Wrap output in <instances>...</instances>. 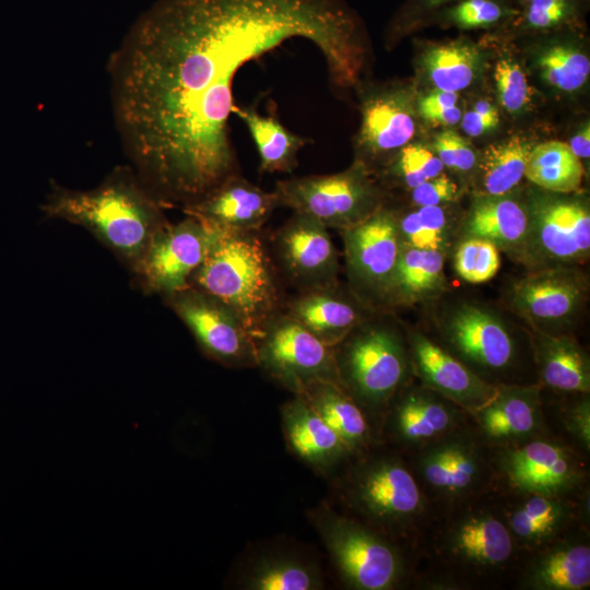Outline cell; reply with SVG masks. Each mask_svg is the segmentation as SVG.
I'll list each match as a JSON object with an SVG mask.
<instances>
[{
	"label": "cell",
	"instance_id": "obj_47",
	"mask_svg": "<svg viewBox=\"0 0 590 590\" xmlns=\"http://www.w3.org/2000/svg\"><path fill=\"white\" fill-rule=\"evenodd\" d=\"M499 125L497 108L487 101H479L473 108L461 117V127L465 134L476 138L494 130Z\"/></svg>",
	"mask_w": 590,
	"mask_h": 590
},
{
	"label": "cell",
	"instance_id": "obj_25",
	"mask_svg": "<svg viewBox=\"0 0 590 590\" xmlns=\"http://www.w3.org/2000/svg\"><path fill=\"white\" fill-rule=\"evenodd\" d=\"M276 208L273 191L263 190L239 173L184 206V211L221 233H245L259 232Z\"/></svg>",
	"mask_w": 590,
	"mask_h": 590
},
{
	"label": "cell",
	"instance_id": "obj_16",
	"mask_svg": "<svg viewBox=\"0 0 590 590\" xmlns=\"http://www.w3.org/2000/svg\"><path fill=\"white\" fill-rule=\"evenodd\" d=\"M220 233L191 215L166 222L153 235L135 274L148 291L164 297L184 290Z\"/></svg>",
	"mask_w": 590,
	"mask_h": 590
},
{
	"label": "cell",
	"instance_id": "obj_50",
	"mask_svg": "<svg viewBox=\"0 0 590 590\" xmlns=\"http://www.w3.org/2000/svg\"><path fill=\"white\" fill-rule=\"evenodd\" d=\"M569 148L579 158H589L590 156V127L587 122L570 140Z\"/></svg>",
	"mask_w": 590,
	"mask_h": 590
},
{
	"label": "cell",
	"instance_id": "obj_10",
	"mask_svg": "<svg viewBox=\"0 0 590 590\" xmlns=\"http://www.w3.org/2000/svg\"><path fill=\"white\" fill-rule=\"evenodd\" d=\"M273 192L279 206L314 217L340 232L361 223L384 205L370 172L357 161L340 173L279 180Z\"/></svg>",
	"mask_w": 590,
	"mask_h": 590
},
{
	"label": "cell",
	"instance_id": "obj_8",
	"mask_svg": "<svg viewBox=\"0 0 590 590\" xmlns=\"http://www.w3.org/2000/svg\"><path fill=\"white\" fill-rule=\"evenodd\" d=\"M434 514L498 488L493 451L470 422L401 452Z\"/></svg>",
	"mask_w": 590,
	"mask_h": 590
},
{
	"label": "cell",
	"instance_id": "obj_19",
	"mask_svg": "<svg viewBox=\"0 0 590 590\" xmlns=\"http://www.w3.org/2000/svg\"><path fill=\"white\" fill-rule=\"evenodd\" d=\"M469 421V414L412 378L390 400L381 420L380 437L405 452L433 441Z\"/></svg>",
	"mask_w": 590,
	"mask_h": 590
},
{
	"label": "cell",
	"instance_id": "obj_12",
	"mask_svg": "<svg viewBox=\"0 0 590 590\" xmlns=\"http://www.w3.org/2000/svg\"><path fill=\"white\" fill-rule=\"evenodd\" d=\"M529 228L517 260L530 270L577 267L590 252V211L577 199L547 197L528 208Z\"/></svg>",
	"mask_w": 590,
	"mask_h": 590
},
{
	"label": "cell",
	"instance_id": "obj_26",
	"mask_svg": "<svg viewBox=\"0 0 590 590\" xmlns=\"http://www.w3.org/2000/svg\"><path fill=\"white\" fill-rule=\"evenodd\" d=\"M283 311L320 341L334 347L368 319L374 309L364 304L350 287L343 288L339 282L297 292L284 303Z\"/></svg>",
	"mask_w": 590,
	"mask_h": 590
},
{
	"label": "cell",
	"instance_id": "obj_37",
	"mask_svg": "<svg viewBox=\"0 0 590 590\" xmlns=\"http://www.w3.org/2000/svg\"><path fill=\"white\" fill-rule=\"evenodd\" d=\"M396 216L402 246L444 255L448 251L455 232L444 205L417 206Z\"/></svg>",
	"mask_w": 590,
	"mask_h": 590
},
{
	"label": "cell",
	"instance_id": "obj_46",
	"mask_svg": "<svg viewBox=\"0 0 590 590\" xmlns=\"http://www.w3.org/2000/svg\"><path fill=\"white\" fill-rule=\"evenodd\" d=\"M458 194L457 182L444 173L411 189V200L416 206L445 205Z\"/></svg>",
	"mask_w": 590,
	"mask_h": 590
},
{
	"label": "cell",
	"instance_id": "obj_31",
	"mask_svg": "<svg viewBox=\"0 0 590 590\" xmlns=\"http://www.w3.org/2000/svg\"><path fill=\"white\" fill-rule=\"evenodd\" d=\"M445 255L401 247L398 263L382 306H404L439 296L446 286Z\"/></svg>",
	"mask_w": 590,
	"mask_h": 590
},
{
	"label": "cell",
	"instance_id": "obj_23",
	"mask_svg": "<svg viewBox=\"0 0 590 590\" xmlns=\"http://www.w3.org/2000/svg\"><path fill=\"white\" fill-rule=\"evenodd\" d=\"M590 531L578 524L526 555L512 585L520 590L590 588Z\"/></svg>",
	"mask_w": 590,
	"mask_h": 590
},
{
	"label": "cell",
	"instance_id": "obj_52",
	"mask_svg": "<svg viewBox=\"0 0 590 590\" xmlns=\"http://www.w3.org/2000/svg\"><path fill=\"white\" fill-rule=\"evenodd\" d=\"M519 1L522 2V3H524V4H527V3H529V2L532 1V0H519Z\"/></svg>",
	"mask_w": 590,
	"mask_h": 590
},
{
	"label": "cell",
	"instance_id": "obj_20",
	"mask_svg": "<svg viewBox=\"0 0 590 590\" xmlns=\"http://www.w3.org/2000/svg\"><path fill=\"white\" fill-rule=\"evenodd\" d=\"M499 496L505 523L524 555L540 550L575 526H589V491L576 497H560L499 488Z\"/></svg>",
	"mask_w": 590,
	"mask_h": 590
},
{
	"label": "cell",
	"instance_id": "obj_24",
	"mask_svg": "<svg viewBox=\"0 0 590 590\" xmlns=\"http://www.w3.org/2000/svg\"><path fill=\"white\" fill-rule=\"evenodd\" d=\"M361 101L356 161L369 170L376 161L410 143L415 133V115L412 97L404 88L371 90Z\"/></svg>",
	"mask_w": 590,
	"mask_h": 590
},
{
	"label": "cell",
	"instance_id": "obj_44",
	"mask_svg": "<svg viewBox=\"0 0 590 590\" xmlns=\"http://www.w3.org/2000/svg\"><path fill=\"white\" fill-rule=\"evenodd\" d=\"M433 152L441 164L452 170L470 172L477 164V154L472 144L453 130L446 129L433 139Z\"/></svg>",
	"mask_w": 590,
	"mask_h": 590
},
{
	"label": "cell",
	"instance_id": "obj_43",
	"mask_svg": "<svg viewBox=\"0 0 590 590\" xmlns=\"http://www.w3.org/2000/svg\"><path fill=\"white\" fill-rule=\"evenodd\" d=\"M511 10L498 0H461L447 16L461 28L487 27L508 16Z\"/></svg>",
	"mask_w": 590,
	"mask_h": 590
},
{
	"label": "cell",
	"instance_id": "obj_22",
	"mask_svg": "<svg viewBox=\"0 0 590 590\" xmlns=\"http://www.w3.org/2000/svg\"><path fill=\"white\" fill-rule=\"evenodd\" d=\"M406 341L413 378L468 414L477 411L497 392L498 386L481 378L428 335L410 330Z\"/></svg>",
	"mask_w": 590,
	"mask_h": 590
},
{
	"label": "cell",
	"instance_id": "obj_42",
	"mask_svg": "<svg viewBox=\"0 0 590 590\" xmlns=\"http://www.w3.org/2000/svg\"><path fill=\"white\" fill-rule=\"evenodd\" d=\"M494 82L499 103L508 113H520L531 103L532 88L516 60L507 57L498 59L494 68Z\"/></svg>",
	"mask_w": 590,
	"mask_h": 590
},
{
	"label": "cell",
	"instance_id": "obj_3",
	"mask_svg": "<svg viewBox=\"0 0 590 590\" xmlns=\"http://www.w3.org/2000/svg\"><path fill=\"white\" fill-rule=\"evenodd\" d=\"M162 208L129 166L116 167L87 190L55 184L42 204L47 217L86 228L134 273L153 235L167 222Z\"/></svg>",
	"mask_w": 590,
	"mask_h": 590
},
{
	"label": "cell",
	"instance_id": "obj_34",
	"mask_svg": "<svg viewBox=\"0 0 590 590\" xmlns=\"http://www.w3.org/2000/svg\"><path fill=\"white\" fill-rule=\"evenodd\" d=\"M533 146L534 143L522 134H514L488 145L479 163L481 193H510L524 177Z\"/></svg>",
	"mask_w": 590,
	"mask_h": 590
},
{
	"label": "cell",
	"instance_id": "obj_5",
	"mask_svg": "<svg viewBox=\"0 0 590 590\" xmlns=\"http://www.w3.org/2000/svg\"><path fill=\"white\" fill-rule=\"evenodd\" d=\"M189 285L227 305L256 343L284 306L279 272L258 232L220 233Z\"/></svg>",
	"mask_w": 590,
	"mask_h": 590
},
{
	"label": "cell",
	"instance_id": "obj_27",
	"mask_svg": "<svg viewBox=\"0 0 590 590\" xmlns=\"http://www.w3.org/2000/svg\"><path fill=\"white\" fill-rule=\"evenodd\" d=\"M529 339L538 382L542 388L565 393H590V358L570 334L530 330Z\"/></svg>",
	"mask_w": 590,
	"mask_h": 590
},
{
	"label": "cell",
	"instance_id": "obj_40",
	"mask_svg": "<svg viewBox=\"0 0 590 590\" xmlns=\"http://www.w3.org/2000/svg\"><path fill=\"white\" fill-rule=\"evenodd\" d=\"M453 261L457 274L470 283H483L493 279L500 267L498 248L476 237L461 238Z\"/></svg>",
	"mask_w": 590,
	"mask_h": 590
},
{
	"label": "cell",
	"instance_id": "obj_4",
	"mask_svg": "<svg viewBox=\"0 0 590 590\" xmlns=\"http://www.w3.org/2000/svg\"><path fill=\"white\" fill-rule=\"evenodd\" d=\"M375 446V445H374ZM354 455L342 496L354 518L411 554L434 516L404 457L392 448Z\"/></svg>",
	"mask_w": 590,
	"mask_h": 590
},
{
	"label": "cell",
	"instance_id": "obj_33",
	"mask_svg": "<svg viewBox=\"0 0 590 590\" xmlns=\"http://www.w3.org/2000/svg\"><path fill=\"white\" fill-rule=\"evenodd\" d=\"M581 161L565 142L551 140L532 148L524 177L535 186L553 193H571L582 182Z\"/></svg>",
	"mask_w": 590,
	"mask_h": 590
},
{
	"label": "cell",
	"instance_id": "obj_41",
	"mask_svg": "<svg viewBox=\"0 0 590 590\" xmlns=\"http://www.w3.org/2000/svg\"><path fill=\"white\" fill-rule=\"evenodd\" d=\"M444 165L428 148L408 143L390 165V174L396 176L410 190L442 173Z\"/></svg>",
	"mask_w": 590,
	"mask_h": 590
},
{
	"label": "cell",
	"instance_id": "obj_39",
	"mask_svg": "<svg viewBox=\"0 0 590 590\" xmlns=\"http://www.w3.org/2000/svg\"><path fill=\"white\" fill-rule=\"evenodd\" d=\"M538 68L547 84L564 92H574L587 83L590 60L576 46L558 43L542 51Z\"/></svg>",
	"mask_w": 590,
	"mask_h": 590
},
{
	"label": "cell",
	"instance_id": "obj_1",
	"mask_svg": "<svg viewBox=\"0 0 590 590\" xmlns=\"http://www.w3.org/2000/svg\"><path fill=\"white\" fill-rule=\"evenodd\" d=\"M310 42L337 90L368 61L364 25L343 0H155L109 57L121 145L163 203L191 204L239 174L228 120L234 79L285 42Z\"/></svg>",
	"mask_w": 590,
	"mask_h": 590
},
{
	"label": "cell",
	"instance_id": "obj_36",
	"mask_svg": "<svg viewBox=\"0 0 590 590\" xmlns=\"http://www.w3.org/2000/svg\"><path fill=\"white\" fill-rule=\"evenodd\" d=\"M322 585L316 566L284 555L262 557L244 580V587L251 590H316Z\"/></svg>",
	"mask_w": 590,
	"mask_h": 590
},
{
	"label": "cell",
	"instance_id": "obj_14",
	"mask_svg": "<svg viewBox=\"0 0 590 590\" xmlns=\"http://www.w3.org/2000/svg\"><path fill=\"white\" fill-rule=\"evenodd\" d=\"M351 291L367 306H382L401 252L396 212L380 206L340 232Z\"/></svg>",
	"mask_w": 590,
	"mask_h": 590
},
{
	"label": "cell",
	"instance_id": "obj_29",
	"mask_svg": "<svg viewBox=\"0 0 590 590\" xmlns=\"http://www.w3.org/2000/svg\"><path fill=\"white\" fill-rule=\"evenodd\" d=\"M529 228L528 206L509 193L477 194L458 234L461 238L476 237L491 241L498 250L516 258Z\"/></svg>",
	"mask_w": 590,
	"mask_h": 590
},
{
	"label": "cell",
	"instance_id": "obj_38",
	"mask_svg": "<svg viewBox=\"0 0 590 590\" xmlns=\"http://www.w3.org/2000/svg\"><path fill=\"white\" fill-rule=\"evenodd\" d=\"M552 409L544 405V416L552 434L586 457L590 455V397L586 393H565Z\"/></svg>",
	"mask_w": 590,
	"mask_h": 590
},
{
	"label": "cell",
	"instance_id": "obj_49",
	"mask_svg": "<svg viewBox=\"0 0 590 590\" xmlns=\"http://www.w3.org/2000/svg\"><path fill=\"white\" fill-rule=\"evenodd\" d=\"M458 93L438 91L433 92L420 101L418 110L436 107H449L457 105Z\"/></svg>",
	"mask_w": 590,
	"mask_h": 590
},
{
	"label": "cell",
	"instance_id": "obj_17",
	"mask_svg": "<svg viewBox=\"0 0 590 590\" xmlns=\"http://www.w3.org/2000/svg\"><path fill=\"white\" fill-rule=\"evenodd\" d=\"M164 298L205 355L226 365L257 364V343L227 305L193 286Z\"/></svg>",
	"mask_w": 590,
	"mask_h": 590
},
{
	"label": "cell",
	"instance_id": "obj_6",
	"mask_svg": "<svg viewBox=\"0 0 590 590\" xmlns=\"http://www.w3.org/2000/svg\"><path fill=\"white\" fill-rule=\"evenodd\" d=\"M333 350L338 384L362 408L380 440L390 400L413 378L406 335L370 316Z\"/></svg>",
	"mask_w": 590,
	"mask_h": 590
},
{
	"label": "cell",
	"instance_id": "obj_7",
	"mask_svg": "<svg viewBox=\"0 0 590 590\" xmlns=\"http://www.w3.org/2000/svg\"><path fill=\"white\" fill-rule=\"evenodd\" d=\"M436 342L492 385L539 384L530 339L523 342L486 306L461 303L451 308Z\"/></svg>",
	"mask_w": 590,
	"mask_h": 590
},
{
	"label": "cell",
	"instance_id": "obj_32",
	"mask_svg": "<svg viewBox=\"0 0 590 590\" xmlns=\"http://www.w3.org/2000/svg\"><path fill=\"white\" fill-rule=\"evenodd\" d=\"M232 114L246 126L259 155L261 173H291L298 165V153L307 140L290 131L272 116H263L253 107L235 105Z\"/></svg>",
	"mask_w": 590,
	"mask_h": 590
},
{
	"label": "cell",
	"instance_id": "obj_2",
	"mask_svg": "<svg viewBox=\"0 0 590 590\" xmlns=\"http://www.w3.org/2000/svg\"><path fill=\"white\" fill-rule=\"evenodd\" d=\"M524 557L497 488L434 514L411 554V578L426 589L498 588L512 585Z\"/></svg>",
	"mask_w": 590,
	"mask_h": 590
},
{
	"label": "cell",
	"instance_id": "obj_11",
	"mask_svg": "<svg viewBox=\"0 0 590 590\" xmlns=\"http://www.w3.org/2000/svg\"><path fill=\"white\" fill-rule=\"evenodd\" d=\"M492 451L503 491L560 497L589 491L588 457L555 436Z\"/></svg>",
	"mask_w": 590,
	"mask_h": 590
},
{
	"label": "cell",
	"instance_id": "obj_48",
	"mask_svg": "<svg viewBox=\"0 0 590 590\" xmlns=\"http://www.w3.org/2000/svg\"><path fill=\"white\" fill-rule=\"evenodd\" d=\"M422 118L432 126L449 127L458 123L461 120L462 114L460 108L455 106L436 107L420 109Z\"/></svg>",
	"mask_w": 590,
	"mask_h": 590
},
{
	"label": "cell",
	"instance_id": "obj_35",
	"mask_svg": "<svg viewBox=\"0 0 590 590\" xmlns=\"http://www.w3.org/2000/svg\"><path fill=\"white\" fill-rule=\"evenodd\" d=\"M476 47L464 40L435 44L423 55L424 70L438 91L456 92L470 86L481 68Z\"/></svg>",
	"mask_w": 590,
	"mask_h": 590
},
{
	"label": "cell",
	"instance_id": "obj_21",
	"mask_svg": "<svg viewBox=\"0 0 590 590\" xmlns=\"http://www.w3.org/2000/svg\"><path fill=\"white\" fill-rule=\"evenodd\" d=\"M469 417L491 448L554 436L545 421L540 384L498 386L495 396Z\"/></svg>",
	"mask_w": 590,
	"mask_h": 590
},
{
	"label": "cell",
	"instance_id": "obj_30",
	"mask_svg": "<svg viewBox=\"0 0 590 590\" xmlns=\"http://www.w3.org/2000/svg\"><path fill=\"white\" fill-rule=\"evenodd\" d=\"M353 455L380 442L362 408L335 381L318 380L300 393Z\"/></svg>",
	"mask_w": 590,
	"mask_h": 590
},
{
	"label": "cell",
	"instance_id": "obj_51",
	"mask_svg": "<svg viewBox=\"0 0 590 590\" xmlns=\"http://www.w3.org/2000/svg\"><path fill=\"white\" fill-rule=\"evenodd\" d=\"M452 0H414L412 8L414 11L432 12L446 5Z\"/></svg>",
	"mask_w": 590,
	"mask_h": 590
},
{
	"label": "cell",
	"instance_id": "obj_15",
	"mask_svg": "<svg viewBox=\"0 0 590 590\" xmlns=\"http://www.w3.org/2000/svg\"><path fill=\"white\" fill-rule=\"evenodd\" d=\"M257 365L296 394L318 380L338 382L333 347L283 310L257 341Z\"/></svg>",
	"mask_w": 590,
	"mask_h": 590
},
{
	"label": "cell",
	"instance_id": "obj_45",
	"mask_svg": "<svg viewBox=\"0 0 590 590\" xmlns=\"http://www.w3.org/2000/svg\"><path fill=\"white\" fill-rule=\"evenodd\" d=\"M577 10L575 0H532L527 3L524 25L533 30H546L570 20Z\"/></svg>",
	"mask_w": 590,
	"mask_h": 590
},
{
	"label": "cell",
	"instance_id": "obj_13",
	"mask_svg": "<svg viewBox=\"0 0 590 590\" xmlns=\"http://www.w3.org/2000/svg\"><path fill=\"white\" fill-rule=\"evenodd\" d=\"M588 291V279L577 267H547L530 270L516 280L507 291L506 302L530 330L570 334Z\"/></svg>",
	"mask_w": 590,
	"mask_h": 590
},
{
	"label": "cell",
	"instance_id": "obj_18",
	"mask_svg": "<svg viewBox=\"0 0 590 590\" xmlns=\"http://www.w3.org/2000/svg\"><path fill=\"white\" fill-rule=\"evenodd\" d=\"M269 250L279 275L297 292L339 283V257L329 228L314 217L294 212L273 234Z\"/></svg>",
	"mask_w": 590,
	"mask_h": 590
},
{
	"label": "cell",
	"instance_id": "obj_9",
	"mask_svg": "<svg viewBox=\"0 0 590 590\" xmlns=\"http://www.w3.org/2000/svg\"><path fill=\"white\" fill-rule=\"evenodd\" d=\"M310 517L347 588L391 590L411 580L409 553L387 536L328 506Z\"/></svg>",
	"mask_w": 590,
	"mask_h": 590
},
{
	"label": "cell",
	"instance_id": "obj_28",
	"mask_svg": "<svg viewBox=\"0 0 590 590\" xmlns=\"http://www.w3.org/2000/svg\"><path fill=\"white\" fill-rule=\"evenodd\" d=\"M285 440L303 461L330 470L354 455L299 394L282 408Z\"/></svg>",
	"mask_w": 590,
	"mask_h": 590
}]
</instances>
